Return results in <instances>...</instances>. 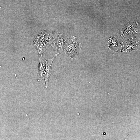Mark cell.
Segmentation results:
<instances>
[{
    "mask_svg": "<svg viewBox=\"0 0 140 140\" xmlns=\"http://www.w3.org/2000/svg\"><path fill=\"white\" fill-rule=\"evenodd\" d=\"M49 43L55 52V55L61 53L64 50L66 41L65 37L62 34L53 31L49 36Z\"/></svg>",
    "mask_w": 140,
    "mask_h": 140,
    "instance_id": "6da1fadb",
    "label": "cell"
},
{
    "mask_svg": "<svg viewBox=\"0 0 140 140\" xmlns=\"http://www.w3.org/2000/svg\"><path fill=\"white\" fill-rule=\"evenodd\" d=\"M49 35L50 33L48 31L44 30L35 37L33 44L39 56H42L43 53L50 46L48 41Z\"/></svg>",
    "mask_w": 140,
    "mask_h": 140,
    "instance_id": "7a4b0ae2",
    "label": "cell"
},
{
    "mask_svg": "<svg viewBox=\"0 0 140 140\" xmlns=\"http://www.w3.org/2000/svg\"><path fill=\"white\" fill-rule=\"evenodd\" d=\"M81 48L80 43L75 37L73 36L67 41L64 50L68 57L73 59L79 53Z\"/></svg>",
    "mask_w": 140,
    "mask_h": 140,
    "instance_id": "3957f363",
    "label": "cell"
},
{
    "mask_svg": "<svg viewBox=\"0 0 140 140\" xmlns=\"http://www.w3.org/2000/svg\"><path fill=\"white\" fill-rule=\"evenodd\" d=\"M56 56L55 55L52 58H49L47 61L46 66L44 71L43 75V79L45 80V88H47L48 86V81L51 74L52 65Z\"/></svg>",
    "mask_w": 140,
    "mask_h": 140,
    "instance_id": "277c9868",
    "label": "cell"
},
{
    "mask_svg": "<svg viewBox=\"0 0 140 140\" xmlns=\"http://www.w3.org/2000/svg\"><path fill=\"white\" fill-rule=\"evenodd\" d=\"M47 60L42 56H39L38 60V70L37 80L38 81H41L43 79L44 71L45 68Z\"/></svg>",
    "mask_w": 140,
    "mask_h": 140,
    "instance_id": "5b68a950",
    "label": "cell"
}]
</instances>
